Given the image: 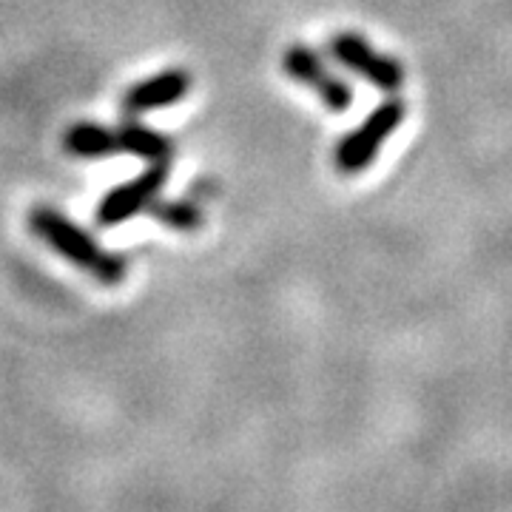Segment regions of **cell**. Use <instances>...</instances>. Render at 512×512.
Segmentation results:
<instances>
[{"label":"cell","instance_id":"1","mask_svg":"<svg viewBox=\"0 0 512 512\" xmlns=\"http://www.w3.org/2000/svg\"><path fill=\"white\" fill-rule=\"evenodd\" d=\"M29 228L52 251H57L63 259H69L77 268L89 271L97 282H103V285H120L126 279V259L106 251L89 231H83L77 222L69 220L66 214H60L57 208L37 205L35 211L29 214Z\"/></svg>","mask_w":512,"mask_h":512},{"label":"cell","instance_id":"2","mask_svg":"<svg viewBox=\"0 0 512 512\" xmlns=\"http://www.w3.org/2000/svg\"><path fill=\"white\" fill-rule=\"evenodd\" d=\"M404 114H407L404 100H384L382 106H376L359 126L339 140L336 154H333L336 168L342 174H362L367 165L379 157L390 134L402 126Z\"/></svg>","mask_w":512,"mask_h":512},{"label":"cell","instance_id":"3","mask_svg":"<svg viewBox=\"0 0 512 512\" xmlns=\"http://www.w3.org/2000/svg\"><path fill=\"white\" fill-rule=\"evenodd\" d=\"M330 55L336 57L348 72L359 74L370 86L382 92H402L404 66L390 55L376 52L362 35L353 32H339L330 40Z\"/></svg>","mask_w":512,"mask_h":512},{"label":"cell","instance_id":"4","mask_svg":"<svg viewBox=\"0 0 512 512\" xmlns=\"http://www.w3.org/2000/svg\"><path fill=\"white\" fill-rule=\"evenodd\" d=\"M282 69L296 83L313 89V94L328 106L330 111H348L353 106V92L350 86L336 72H330L325 60L313 52L305 43H293L282 55Z\"/></svg>","mask_w":512,"mask_h":512},{"label":"cell","instance_id":"5","mask_svg":"<svg viewBox=\"0 0 512 512\" xmlns=\"http://www.w3.org/2000/svg\"><path fill=\"white\" fill-rule=\"evenodd\" d=\"M165 177H168V165H148L146 171L140 177H134L131 183L117 185L100 202L97 222L111 228V225H120V222L137 217L140 211H146L148 205L160 197Z\"/></svg>","mask_w":512,"mask_h":512},{"label":"cell","instance_id":"6","mask_svg":"<svg viewBox=\"0 0 512 512\" xmlns=\"http://www.w3.org/2000/svg\"><path fill=\"white\" fill-rule=\"evenodd\" d=\"M191 89V77L183 69H165L148 80L134 83L123 97V109L128 114H146V111L165 109L180 103Z\"/></svg>","mask_w":512,"mask_h":512},{"label":"cell","instance_id":"7","mask_svg":"<svg viewBox=\"0 0 512 512\" xmlns=\"http://www.w3.org/2000/svg\"><path fill=\"white\" fill-rule=\"evenodd\" d=\"M117 140H120V151H128L151 165H168V160L174 157V143L165 134L137 120H128L117 128Z\"/></svg>","mask_w":512,"mask_h":512},{"label":"cell","instance_id":"8","mask_svg":"<svg viewBox=\"0 0 512 512\" xmlns=\"http://www.w3.org/2000/svg\"><path fill=\"white\" fill-rule=\"evenodd\" d=\"M63 146L72 157L100 160V157H109L114 151H120V140H117V128H106L100 123H77L66 131Z\"/></svg>","mask_w":512,"mask_h":512},{"label":"cell","instance_id":"9","mask_svg":"<svg viewBox=\"0 0 512 512\" xmlns=\"http://www.w3.org/2000/svg\"><path fill=\"white\" fill-rule=\"evenodd\" d=\"M148 211L163 222L165 228L171 231H183V234H191L202 225V211L197 202L188 200H154L148 205Z\"/></svg>","mask_w":512,"mask_h":512}]
</instances>
